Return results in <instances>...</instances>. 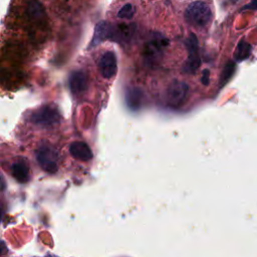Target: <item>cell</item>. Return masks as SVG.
<instances>
[{"instance_id": "obj_3", "label": "cell", "mask_w": 257, "mask_h": 257, "mask_svg": "<svg viewBox=\"0 0 257 257\" xmlns=\"http://www.w3.org/2000/svg\"><path fill=\"white\" fill-rule=\"evenodd\" d=\"M35 157L40 168L48 173L54 174L58 170V153L49 145H41L35 152Z\"/></svg>"}, {"instance_id": "obj_15", "label": "cell", "mask_w": 257, "mask_h": 257, "mask_svg": "<svg viewBox=\"0 0 257 257\" xmlns=\"http://www.w3.org/2000/svg\"><path fill=\"white\" fill-rule=\"evenodd\" d=\"M43 13L42 6L36 0H32L28 4V14L31 18H39Z\"/></svg>"}, {"instance_id": "obj_11", "label": "cell", "mask_w": 257, "mask_h": 257, "mask_svg": "<svg viewBox=\"0 0 257 257\" xmlns=\"http://www.w3.org/2000/svg\"><path fill=\"white\" fill-rule=\"evenodd\" d=\"M69 153L74 159L83 162L90 161L93 157L90 148L83 142H73L69 146Z\"/></svg>"}, {"instance_id": "obj_1", "label": "cell", "mask_w": 257, "mask_h": 257, "mask_svg": "<svg viewBox=\"0 0 257 257\" xmlns=\"http://www.w3.org/2000/svg\"><path fill=\"white\" fill-rule=\"evenodd\" d=\"M185 20L192 26L206 27L212 20V10L206 2L194 1L185 11Z\"/></svg>"}, {"instance_id": "obj_16", "label": "cell", "mask_w": 257, "mask_h": 257, "mask_svg": "<svg viewBox=\"0 0 257 257\" xmlns=\"http://www.w3.org/2000/svg\"><path fill=\"white\" fill-rule=\"evenodd\" d=\"M135 14V8L132 4H124L117 12V17L120 19H132Z\"/></svg>"}, {"instance_id": "obj_4", "label": "cell", "mask_w": 257, "mask_h": 257, "mask_svg": "<svg viewBox=\"0 0 257 257\" xmlns=\"http://www.w3.org/2000/svg\"><path fill=\"white\" fill-rule=\"evenodd\" d=\"M185 46L188 50V58L184 63L183 70L186 73H195L201 65V57L199 54V42L194 33H191L185 40Z\"/></svg>"}, {"instance_id": "obj_5", "label": "cell", "mask_w": 257, "mask_h": 257, "mask_svg": "<svg viewBox=\"0 0 257 257\" xmlns=\"http://www.w3.org/2000/svg\"><path fill=\"white\" fill-rule=\"evenodd\" d=\"M168 45V40L162 36H155L145 44L144 59L148 65H154L161 60L165 47Z\"/></svg>"}, {"instance_id": "obj_7", "label": "cell", "mask_w": 257, "mask_h": 257, "mask_svg": "<svg viewBox=\"0 0 257 257\" xmlns=\"http://www.w3.org/2000/svg\"><path fill=\"white\" fill-rule=\"evenodd\" d=\"M98 69L101 75L106 79H109L115 75L117 66L114 52L106 51L101 55L98 61Z\"/></svg>"}, {"instance_id": "obj_19", "label": "cell", "mask_w": 257, "mask_h": 257, "mask_svg": "<svg viewBox=\"0 0 257 257\" xmlns=\"http://www.w3.org/2000/svg\"><path fill=\"white\" fill-rule=\"evenodd\" d=\"M231 2H236V1H238V0H230Z\"/></svg>"}, {"instance_id": "obj_6", "label": "cell", "mask_w": 257, "mask_h": 257, "mask_svg": "<svg viewBox=\"0 0 257 257\" xmlns=\"http://www.w3.org/2000/svg\"><path fill=\"white\" fill-rule=\"evenodd\" d=\"M189 94V85L180 80H174L167 89V100L172 106H180Z\"/></svg>"}, {"instance_id": "obj_14", "label": "cell", "mask_w": 257, "mask_h": 257, "mask_svg": "<svg viewBox=\"0 0 257 257\" xmlns=\"http://www.w3.org/2000/svg\"><path fill=\"white\" fill-rule=\"evenodd\" d=\"M235 67H236V65H235L234 61H228L225 64V66L221 72V75H220V81H219L220 87L224 86L230 80V78L233 76V74L235 72Z\"/></svg>"}, {"instance_id": "obj_18", "label": "cell", "mask_w": 257, "mask_h": 257, "mask_svg": "<svg viewBox=\"0 0 257 257\" xmlns=\"http://www.w3.org/2000/svg\"><path fill=\"white\" fill-rule=\"evenodd\" d=\"M246 10V9H257V0H253L252 2H250L248 5H246V6H244L243 8H242V10Z\"/></svg>"}, {"instance_id": "obj_9", "label": "cell", "mask_w": 257, "mask_h": 257, "mask_svg": "<svg viewBox=\"0 0 257 257\" xmlns=\"http://www.w3.org/2000/svg\"><path fill=\"white\" fill-rule=\"evenodd\" d=\"M144 97H145V94L143 89L136 86L127 87L124 93V99H125L126 105L133 110H137L142 106L144 102Z\"/></svg>"}, {"instance_id": "obj_2", "label": "cell", "mask_w": 257, "mask_h": 257, "mask_svg": "<svg viewBox=\"0 0 257 257\" xmlns=\"http://www.w3.org/2000/svg\"><path fill=\"white\" fill-rule=\"evenodd\" d=\"M29 120L40 127L50 128L57 125L60 121V113L57 108L51 105H43L33 110L29 116Z\"/></svg>"}, {"instance_id": "obj_17", "label": "cell", "mask_w": 257, "mask_h": 257, "mask_svg": "<svg viewBox=\"0 0 257 257\" xmlns=\"http://www.w3.org/2000/svg\"><path fill=\"white\" fill-rule=\"evenodd\" d=\"M202 77H201V82L204 84V85H208L209 84V75H210V71L208 69H204L202 71Z\"/></svg>"}, {"instance_id": "obj_12", "label": "cell", "mask_w": 257, "mask_h": 257, "mask_svg": "<svg viewBox=\"0 0 257 257\" xmlns=\"http://www.w3.org/2000/svg\"><path fill=\"white\" fill-rule=\"evenodd\" d=\"M11 174L18 183H26L29 180V166L25 160H18L11 165Z\"/></svg>"}, {"instance_id": "obj_8", "label": "cell", "mask_w": 257, "mask_h": 257, "mask_svg": "<svg viewBox=\"0 0 257 257\" xmlns=\"http://www.w3.org/2000/svg\"><path fill=\"white\" fill-rule=\"evenodd\" d=\"M70 91L74 95H80L87 89V74L83 70H74L68 78Z\"/></svg>"}, {"instance_id": "obj_10", "label": "cell", "mask_w": 257, "mask_h": 257, "mask_svg": "<svg viewBox=\"0 0 257 257\" xmlns=\"http://www.w3.org/2000/svg\"><path fill=\"white\" fill-rule=\"evenodd\" d=\"M111 33H112V27L105 21H100L96 24L95 29H94V34L92 37V40L90 42V45L88 48H93L94 46L98 45L100 42L107 38H111Z\"/></svg>"}, {"instance_id": "obj_13", "label": "cell", "mask_w": 257, "mask_h": 257, "mask_svg": "<svg viewBox=\"0 0 257 257\" xmlns=\"http://www.w3.org/2000/svg\"><path fill=\"white\" fill-rule=\"evenodd\" d=\"M251 50H252L251 45L248 42H246L245 40H241L236 47L234 59L236 61H243V60L247 59L251 54Z\"/></svg>"}]
</instances>
